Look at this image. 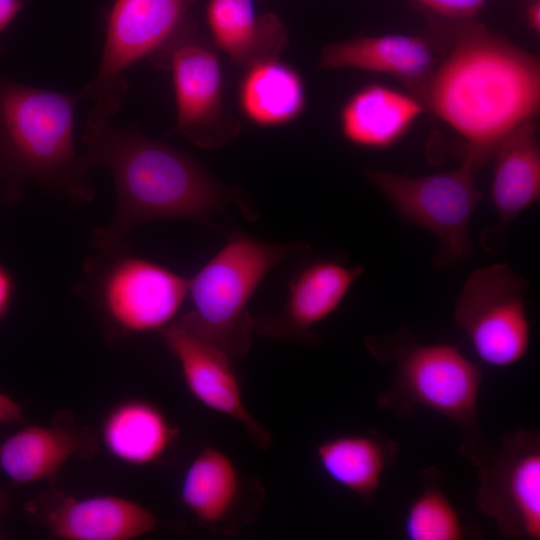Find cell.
<instances>
[{"mask_svg":"<svg viewBox=\"0 0 540 540\" xmlns=\"http://www.w3.org/2000/svg\"><path fill=\"white\" fill-rule=\"evenodd\" d=\"M86 166L107 168L117 201L110 223L93 231V245L117 254L136 226L157 220L183 219L216 226L213 218L239 209L248 220L258 216L237 188L218 180L199 160L177 147L132 127H116L111 117L92 108L82 134Z\"/></svg>","mask_w":540,"mask_h":540,"instance_id":"obj_1","label":"cell"},{"mask_svg":"<svg viewBox=\"0 0 540 540\" xmlns=\"http://www.w3.org/2000/svg\"><path fill=\"white\" fill-rule=\"evenodd\" d=\"M453 44L416 94L465 142L480 167L540 110V62L472 19L453 24Z\"/></svg>","mask_w":540,"mask_h":540,"instance_id":"obj_2","label":"cell"},{"mask_svg":"<svg viewBox=\"0 0 540 540\" xmlns=\"http://www.w3.org/2000/svg\"><path fill=\"white\" fill-rule=\"evenodd\" d=\"M78 94L20 83L0 75V184L19 196L33 182L76 202L93 199L88 167L74 145Z\"/></svg>","mask_w":540,"mask_h":540,"instance_id":"obj_3","label":"cell"},{"mask_svg":"<svg viewBox=\"0 0 540 540\" xmlns=\"http://www.w3.org/2000/svg\"><path fill=\"white\" fill-rule=\"evenodd\" d=\"M369 351L381 361H394L391 387L381 393L378 404L399 419L425 407L452 422L461 432L462 454L479 467L491 457V449L478 421L482 375L478 366L456 346L421 344L407 330L392 336L366 339Z\"/></svg>","mask_w":540,"mask_h":540,"instance_id":"obj_4","label":"cell"},{"mask_svg":"<svg viewBox=\"0 0 540 540\" xmlns=\"http://www.w3.org/2000/svg\"><path fill=\"white\" fill-rule=\"evenodd\" d=\"M308 247L303 241L265 242L232 229L226 244L188 280L193 308L176 322L233 360L244 357L254 334L251 297L276 266Z\"/></svg>","mask_w":540,"mask_h":540,"instance_id":"obj_5","label":"cell"},{"mask_svg":"<svg viewBox=\"0 0 540 540\" xmlns=\"http://www.w3.org/2000/svg\"><path fill=\"white\" fill-rule=\"evenodd\" d=\"M475 162L463 159L452 171L407 176L386 170H363L406 221L433 234L439 249L433 257L437 267L461 262L471 249L470 222L482 194L476 184Z\"/></svg>","mask_w":540,"mask_h":540,"instance_id":"obj_6","label":"cell"},{"mask_svg":"<svg viewBox=\"0 0 540 540\" xmlns=\"http://www.w3.org/2000/svg\"><path fill=\"white\" fill-rule=\"evenodd\" d=\"M200 0H113L94 78L78 92L94 109L114 116L128 91L126 72L163 50L192 16Z\"/></svg>","mask_w":540,"mask_h":540,"instance_id":"obj_7","label":"cell"},{"mask_svg":"<svg viewBox=\"0 0 540 540\" xmlns=\"http://www.w3.org/2000/svg\"><path fill=\"white\" fill-rule=\"evenodd\" d=\"M150 60L171 73L181 135L202 149H218L236 139L241 126L223 104L220 60L201 38L193 16Z\"/></svg>","mask_w":540,"mask_h":540,"instance_id":"obj_8","label":"cell"},{"mask_svg":"<svg viewBox=\"0 0 540 540\" xmlns=\"http://www.w3.org/2000/svg\"><path fill=\"white\" fill-rule=\"evenodd\" d=\"M527 287V281L504 263L476 269L465 280L454 319L487 365L508 367L527 354L531 338Z\"/></svg>","mask_w":540,"mask_h":540,"instance_id":"obj_9","label":"cell"},{"mask_svg":"<svg viewBox=\"0 0 540 540\" xmlns=\"http://www.w3.org/2000/svg\"><path fill=\"white\" fill-rule=\"evenodd\" d=\"M478 508L508 539L540 538V437L518 429L503 435L495 456L478 467Z\"/></svg>","mask_w":540,"mask_h":540,"instance_id":"obj_10","label":"cell"},{"mask_svg":"<svg viewBox=\"0 0 540 540\" xmlns=\"http://www.w3.org/2000/svg\"><path fill=\"white\" fill-rule=\"evenodd\" d=\"M187 294L188 279L134 257L115 260L101 284V300L108 316L132 333L162 330L172 322Z\"/></svg>","mask_w":540,"mask_h":540,"instance_id":"obj_11","label":"cell"},{"mask_svg":"<svg viewBox=\"0 0 540 540\" xmlns=\"http://www.w3.org/2000/svg\"><path fill=\"white\" fill-rule=\"evenodd\" d=\"M160 333L178 361L191 395L208 409L239 422L258 448L268 449L273 442L272 436L244 404L233 359L176 321Z\"/></svg>","mask_w":540,"mask_h":540,"instance_id":"obj_12","label":"cell"},{"mask_svg":"<svg viewBox=\"0 0 540 540\" xmlns=\"http://www.w3.org/2000/svg\"><path fill=\"white\" fill-rule=\"evenodd\" d=\"M27 512L64 540H133L157 527L148 508L117 495L77 498L60 491L43 492L27 504Z\"/></svg>","mask_w":540,"mask_h":540,"instance_id":"obj_13","label":"cell"},{"mask_svg":"<svg viewBox=\"0 0 540 540\" xmlns=\"http://www.w3.org/2000/svg\"><path fill=\"white\" fill-rule=\"evenodd\" d=\"M364 271L335 260H317L289 283L284 306L276 314L253 316L254 332L274 339L311 342L312 329L342 303Z\"/></svg>","mask_w":540,"mask_h":540,"instance_id":"obj_14","label":"cell"},{"mask_svg":"<svg viewBox=\"0 0 540 540\" xmlns=\"http://www.w3.org/2000/svg\"><path fill=\"white\" fill-rule=\"evenodd\" d=\"M436 64L435 53L427 40L401 33L360 36L328 44L319 56L322 69L386 74L407 85L415 96Z\"/></svg>","mask_w":540,"mask_h":540,"instance_id":"obj_15","label":"cell"},{"mask_svg":"<svg viewBox=\"0 0 540 540\" xmlns=\"http://www.w3.org/2000/svg\"><path fill=\"white\" fill-rule=\"evenodd\" d=\"M93 440L68 419L24 426L0 444V472L15 485L50 480L72 458L93 450Z\"/></svg>","mask_w":540,"mask_h":540,"instance_id":"obj_16","label":"cell"},{"mask_svg":"<svg viewBox=\"0 0 540 540\" xmlns=\"http://www.w3.org/2000/svg\"><path fill=\"white\" fill-rule=\"evenodd\" d=\"M425 111L414 94L371 83L344 102L339 124L343 137L351 144L382 150L402 140Z\"/></svg>","mask_w":540,"mask_h":540,"instance_id":"obj_17","label":"cell"},{"mask_svg":"<svg viewBox=\"0 0 540 540\" xmlns=\"http://www.w3.org/2000/svg\"><path fill=\"white\" fill-rule=\"evenodd\" d=\"M205 20L214 45L241 67L279 58L287 29L274 13L258 14L254 0H208Z\"/></svg>","mask_w":540,"mask_h":540,"instance_id":"obj_18","label":"cell"},{"mask_svg":"<svg viewBox=\"0 0 540 540\" xmlns=\"http://www.w3.org/2000/svg\"><path fill=\"white\" fill-rule=\"evenodd\" d=\"M177 430L164 412L143 399H127L104 416L100 439L107 452L131 466H148L171 448Z\"/></svg>","mask_w":540,"mask_h":540,"instance_id":"obj_19","label":"cell"},{"mask_svg":"<svg viewBox=\"0 0 540 540\" xmlns=\"http://www.w3.org/2000/svg\"><path fill=\"white\" fill-rule=\"evenodd\" d=\"M492 158L491 201L499 226L504 229L540 197V148L535 121L510 133Z\"/></svg>","mask_w":540,"mask_h":540,"instance_id":"obj_20","label":"cell"},{"mask_svg":"<svg viewBox=\"0 0 540 540\" xmlns=\"http://www.w3.org/2000/svg\"><path fill=\"white\" fill-rule=\"evenodd\" d=\"M243 492L242 479L231 458L210 446L192 459L180 485L183 505L211 528L234 523Z\"/></svg>","mask_w":540,"mask_h":540,"instance_id":"obj_21","label":"cell"},{"mask_svg":"<svg viewBox=\"0 0 540 540\" xmlns=\"http://www.w3.org/2000/svg\"><path fill=\"white\" fill-rule=\"evenodd\" d=\"M242 114L260 127L292 123L306 108L302 76L279 58L256 62L245 68L238 87Z\"/></svg>","mask_w":540,"mask_h":540,"instance_id":"obj_22","label":"cell"},{"mask_svg":"<svg viewBox=\"0 0 540 540\" xmlns=\"http://www.w3.org/2000/svg\"><path fill=\"white\" fill-rule=\"evenodd\" d=\"M396 450L392 440L378 433H350L320 442L316 458L331 481L369 501L377 493Z\"/></svg>","mask_w":540,"mask_h":540,"instance_id":"obj_23","label":"cell"},{"mask_svg":"<svg viewBox=\"0 0 540 540\" xmlns=\"http://www.w3.org/2000/svg\"><path fill=\"white\" fill-rule=\"evenodd\" d=\"M403 527L410 540H460L464 536L457 510L435 485L423 488L411 502Z\"/></svg>","mask_w":540,"mask_h":540,"instance_id":"obj_24","label":"cell"},{"mask_svg":"<svg viewBox=\"0 0 540 540\" xmlns=\"http://www.w3.org/2000/svg\"><path fill=\"white\" fill-rule=\"evenodd\" d=\"M434 14L452 21L472 19L489 0H417Z\"/></svg>","mask_w":540,"mask_h":540,"instance_id":"obj_25","label":"cell"},{"mask_svg":"<svg viewBox=\"0 0 540 540\" xmlns=\"http://www.w3.org/2000/svg\"><path fill=\"white\" fill-rule=\"evenodd\" d=\"M24 420L21 406L10 396L0 392V424H20Z\"/></svg>","mask_w":540,"mask_h":540,"instance_id":"obj_26","label":"cell"},{"mask_svg":"<svg viewBox=\"0 0 540 540\" xmlns=\"http://www.w3.org/2000/svg\"><path fill=\"white\" fill-rule=\"evenodd\" d=\"M29 0H0V52L4 49L1 36Z\"/></svg>","mask_w":540,"mask_h":540,"instance_id":"obj_27","label":"cell"},{"mask_svg":"<svg viewBox=\"0 0 540 540\" xmlns=\"http://www.w3.org/2000/svg\"><path fill=\"white\" fill-rule=\"evenodd\" d=\"M12 280L6 270L0 265V318L6 312L12 296Z\"/></svg>","mask_w":540,"mask_h":540,"instance_id":"obj_28","label":"cell"},{"mask_svg":"<svg viewBox=\"0 0 540 540\" xmlns=\"http://www.w3.org/2000/svg\"><path fill=\"white\" fill-rule=\"evenodd\" d=\"M526 20L530 30L537 36L540 35V0H528L526 8Z\"/></svg>","mask_w":540,"mask_h":540,"instance_id":"obj_29","label":"cell"},{"mask_svg":"<svg viewBox=\"0 0 540 540\" xmlns=\"http://www.w3.org/2000/svg\"><path fill=\"white\" fill-rule=\"evenodd\" d=\"M11 501L10 493L0 487V519L3 514L7 511Z\"/></svg>","mask_w":540,"mask_h":540,"instance_id":"obj_30","label":"cell"}]
</instances>
